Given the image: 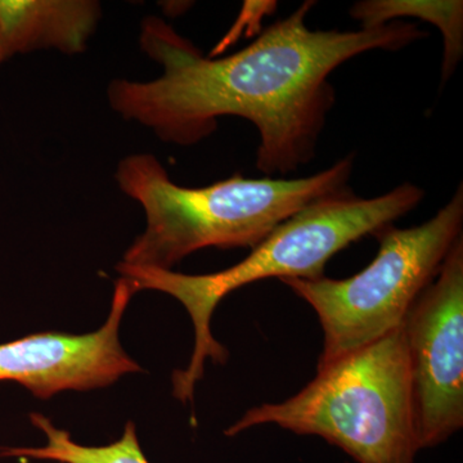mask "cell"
Instances as JSON below:
<instances>
[{
  "label": "cell",
  "instance_id": "cell-3",
  "mask_svg": "<svg viewBox=\"0 0 463 463\" xmlns=\"http://www.w3.org/2000/svg\"><path fill=\"white\" fill-rule=\"evenodd\" d=\"M354 156L328 169L285 179H250L236 174L206 187L176 184L156 157L130 155L118 163V187L142 206L146 230L121 263L172 270L206 248H255L304 207L349 188Z\"/></svg>",
  "mask_w": 463,
  "mask_h": 463
},
{
  "label": "cell",
  "instance_id": "cell-9",
  "mask_svg": "<svg viewBox=\"0 0 463 463\" xmlns=\"http://www.w3.org/2000/svg\"><path fill=\"white\" fill-rule=\"evenodd\" d=\"M361 29L388 25L402 17L430 23L440 30L444 43L441 80H449L463 56V2L461 0H362L350 8Z\"/></svg>",
  "mask_w": 463,
  "mask_h": 463
},
{
  "label": "cell",
  "instance_id": "cell-12",
  "mask_svg": "<svg viewBox=\"0 0 463 463\" xmlns=\"http://www.w3.org/2000/svg\"><path fill=\"white\" fill-rule=\"evenodd\" d=\"M3 61H5V56H3L2 47H0V63H2Z\"/></svg>",
  "mask_w": 463,
  "mask_h": 463
},
{
  "label": "cell",
  "instance_id": "cell-7",
  "mask_svg": "<svg viewBox=\"0 0 463 463\" xmlns=\"http://www.w3.org/2000/svg\"><path fill=\"white\" fill-rule=\"evenodd\" d=\"M136 294L129 279H118L108 321L99 331L42 332L0 344V381H14L36 398L50 399L66 390L106 388L124 374L141 373L118 340L121 319Z\"/></svg>",
  "mask_w": 463,
  "mask_h": 463
},
{
  "label": "cell",
  "instance_id": "cell-8",
  "mask_svg": "<svg viewBox=\"0 0 463 463\" xmlns=\"http://www.w3.org/2000/svg\"><path fill=\"white\" fill-rule=\"evenodd\" d=\"M99 18V3L90 0H0L3 56L48 48L81 53Z\"/></svg>",
  "mask_w": 463,
  "mask_h": 463
},
{
  "label": "cell",
  "instance_id": "cell-2",
  "mask_svg": "<svg viewBox=\"0 0 463 463\" xmlns=\"http://www.w3.org/2000/svg\"><path fill=\"white\" fill-rule=\"evenodd\" d=\"M426 192L404 182L373 199L346 190L310 203L274 228L239 264L210 274H183L157 268L116 265L121 277L137 292L155 289L175 298L187 310L194 327V349L185 370L173 374L174 397L192 401L203 376L207 358L224 364L227 352L212 334L215 307L234 289L260 279H317L325 277L326 265L341 250L374 234L412 212Z\"/></svg>",
  "mask_w": 463,
  "mask_h": 463
},
{
  "label": "cell",
  "instance_id": "cell-1",
  "mask_svg": "<svg viewBox=\"0 0 463 463\" xmlns=\"http://www.w3.org/2000/svg\"><path fill=\"white\" fill-rule=\"evenodd\" d=\"M306 2L228 57H206L156 16L142 24L141 48L163 66L155 80L115 79L109 106L125 120L147 127L161 141L196 145L212 136L218 118L237 116L255 125L261 173L288 175L316 156L335 105L328 80L337 67L370 51H399L426 38L413 24L355 32L310 30Z\"/></svg>",
  "mask_w": 463,
  "mask_h": 463
},
{
  "label": "cell",
  "instance_id": "cell-4",
  "mask_svg": "<svg viewBox=\"0 0 463 463\" xmlns=\"http://www.w3.org/2000/svg\"><path fill=\"white\" fill-rule=\"evenodd\" d=\"M260 425L325 439L358 463H414L421 448L403 325L319 365L294 397L251 408L225 435Z\"/></svg>",
  "mask_w": 463,
  "mask_h": 463
},
{
  "label": "cell",
  "instance_id": "cell-5",
  "mask_svg": "<svg viewBox=\"0 0 463 463\" xmlns=\"http://www.w3.org/2000/svg\"><path fill=\"white\" fill-rule=\"evenodd\" d=\"M463 187L417 227L388 225L373 234L379 252L345 279H281L315 309L323 330L319 365L370 345L403 325L420 295L438 276L462 237Z\"/></svg>",
  "mask_w": 463,
  "mask_h": 463
},
{
  "label": "cell",
  "instance_id": "cell-10",
  "mask_svg": "<svg viewBox=\"0 0 463 463\" xmlns=\"http://www.w3.org/2000/svg\"><path fill=\"white\" fill-rule=\"evenodd\" d=\"M33 426L48 439L42 448H2L0 457L42 459L58 463H149L139 446L136 425L127 423L123 437L103 447H87L75 443L69 431L61 430L41 413L30 416Z\"/></svg>",
  "mask_w": 463,
  "mask_h": 463
},
{
  "label": "cell",
  "instance_id": "cell-6",
  "mask_svg": "<svg viewBox=\"0 0 463 463\" xmlns=\"http://www.w3.org/2000/svg\"><path fill=\"white\" fill-rule=\"evenodd\" d=\"M420 448L463 428V237L403 322Z\"/></svg>",
  "mask_w": 463,
  "mask_h": 463
},
{
  "label": "cell",
  "instance_id": "cell-11",
  "mask_svg": "<svg viewBox=\"0 0 463 463\" xmlns=\"http://www.w3.org/2000/svg\"><path fill=\"white\" fill-rule=\"evenodd\" d=\"M277 7L276 2H245L243 3L242 11L236 25L232 27L231 32L225 35L223 41L219 43L218 47L215 48L214 53L210 57H214L215 54L223 52L228 45L236 42L240 38L242 30L248 29L249 35H254L255 32H260V21L265 14H269Z\"/></svg>",
  "mask_w": 463,
  "mask_h": 463
}]
</instances>
